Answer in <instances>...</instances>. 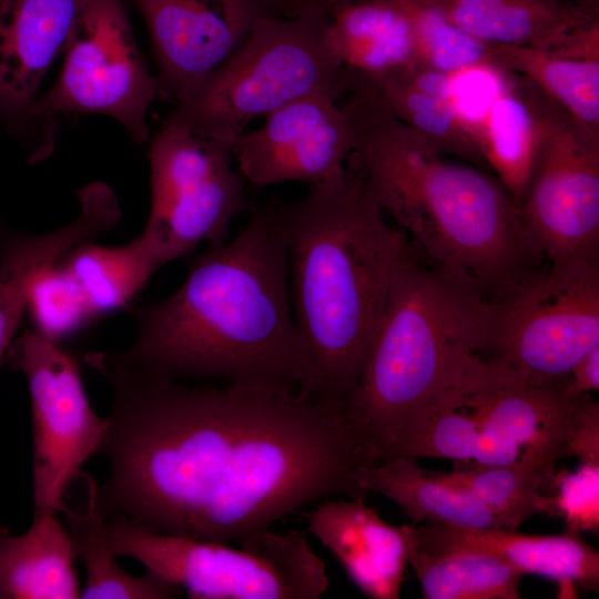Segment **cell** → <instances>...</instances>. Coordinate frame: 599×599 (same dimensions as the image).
Masks as SVG:
<instances>
[{
	"mask_svg": "<svg viewBox=\"0 0 599 599\" xmlns=\"http://www.w3.org/2000/svg\"><path fill=\"white\" fill-rule=\"evenodd\" d=\"M84 363L112 390L97 487L104 520L159 534L242 544L304 506L366 496L335 405L251 384L189 385L148 376L105 351Z\"/></svg>",
	"mask_w": 599,
	"mask_h": 599,
	"instance_id": "cell-1",
	"label": "cell"
},
{
	"mask_svg": "<svg viewBox=\"0 0 599 599\" xmlns=\"http://www.w3.org/2000/svg\"><path fill=\"white\" fill-rule=\"evenodd\" d=\"M128 311L136 336L129 347L109 352L126 368L180 382L222 379L316 396L271 201L252 211L235 237L197 257L173 293Z\"/></svg>",
	"mask_w": 599,
	"mask_h": 599,
	"instance_id": "cell-2",
	"label": "cell"
},
{
	"mask_svg": "<svg viewBox=\"0 0 599 599\" xmlns=\"http://www.w3.org/2000/svg\"><path fill=\"white\" fill-rule=\"evenodd\" d=\"M353 169L425 260L498 296L547 263L499 180L450 161L429 139L370 100L345 93Z\"/></svg>",
	"mask_w": 599,
	"mask_h": 599,
	"instance_id": "cell-3",
	"label": "cell"
},
{
	"mask_svg": "<svg viewBox=\"0 0 599 599\" xmlns=\"http://www.w3.org/2000/svg\"><path fill=\"white\" fill-rule=\"evenodd\" d=\"M271 202L315 395L343 412L383 318L408 237L388 225L375 196L348 169L312 185L303 199Z\"/></svg>",
	"mask_w": 599,
	"mask_h": 599,
	"instance_id": "cell-4",
	"label": "cell"
},
{
	"mask_svg": "<svg viewBox=\"0 0 599 599\" xmlns=\"http://www.w3.org/2000/svg\"><path fill=\"white\" fill-rule=\"evenodd\" d=\"M485 302L469 283L422 260L408 245L342 412L362 465L393 457L410 418L466 378L477 358Z\"/></svg>",
	"mask_w": 599,
	"mask_h": 599,
	"instance_id": "cell-5",
	"label": "cell"
},
{
	"mask_svg": "<svg viewBox=\"0 0 599 599\" xmlns=\"http://www.w3.org/2000/svg\"><path fill=\"white\" fill-rule=\"evenodd\" d=\"M327 16L260 17L243 42L166 121L230 144L247 124L315 91L344 94Z\"/></svg>",
	"mask_w": 599,
	"mask_h": 599,
	"instance_id": "cell-6",
	"label": "cell"
},
{
	"mask_svg": "<svg viewBox=\"0 0 599 599\" xmlns=\"http://www.w3.org/2000/svg\"><path fill=\"white\" fill-rule=\"evenodd\" d=\"M105 534L116 558L128 557L193 599H317L326 566L306 536L270 529L242 544L159 534L114 517Z\"/></svg>",
	"mask_w": 599,
	"mask_h": 599,
	"instance_id": "cell-7",
	"label": "cell"
},
{
	"mask_svg": "<svg viewBox=\"0 0 599 599\" xmlns=\"http://www.w3.org/2000/svg\"><path fill=\"white\" fill-rule=\"evenodd\" d=\"M599 346V262L546 263L486 298L476 355L516 382L564 386L576 362Z\"/></svg>",
	"mask_w": 599,
	"mask_h": 599,
	"instance_id": "cell-8",
	"label": "cell"
},
{
	"mask_svg": "<svg viewBox=\"0 0 599 599\" xmlns=\"http://www.w3.org/2000/svg\"><path fill=\"white\" fill-rule=\"evenodd\" d=\"M151 207L140 236L160 265L201 243L226 242L246 209L244 179L230 146L165 121L150 144Z\"/></svg>",
	"mask_w": 599,
	"mask_h": 599,
	"instance_id": "cell-9",
	"label": "cell"
},
{
	"mask_svg": "<svg viewBox=\"0 0 599 599\" xmlns=\"http://www.w3.org/2000/svg\"><path fill=\"white\" fill-rule=\"evenodd\" d=\"M61 72L34 113L100 114L119 122L135 143L149 140L146 115L159 83L135 42L124 0H83L64 45Z\"/></svg>",
	"mask_w": 599,
	"mask_h": 599,
	"instance_id": "cell-10",
	"label": "cell"
},
{
	"mask_svg": "<svg viewBox=\"0 0 599 599\" xmlns=\"http://www.w3.org/2000/svg\"><path fill=\"white\" fill-rule=\"evenodd\" d=\"M529 92L538 131L525 225L551 265L599 262V141L531 82Z\"/></svg>",
	"mask_w": 599,
	"mask_h": 599,
	"instance_id": "cell-11",
	"label": "cell"
},
{
	"mask_svg": "<svg viewBox=\"0 0 599 599\" xmlns=\"http://www.w3.org/2000/svg\"><path fill=\"white\" fill-rule=\"evenodd\" d=\"M6 357L29 389L34 512L60 514L82 467L100 453L106 418L92 408L75 357L58 341L29 328Z\"/></svg>",
	"mask_w": 599,
	"mask_h": 599,
	"instance_id": "cell-12",
	"label": "cell"
},
{
	"mask_svg": "<svg viewBox=\"0 0 599 599\" xmlns=\"http://www.w3.org/2000/svg\"><path fill=\"white\" fill-rule=\"evenodd\" d=\"M463 404L479 428L507 439L519 461L546 478L564 457L599 463V405L590 394L572 397L565 385L516 382L488 363L468 377Z\"/></svg>",
	"mask_w": 599,
	"mask_h": 599,
	"instance_id": "cell-13",
	"label": "cell"
},
{
	"mask_svg": "<svg viewBox=\"0 0 599 599\" xmlns=\"http://www.w3.org/2000/svg\"><path fill=\"white\" fill-rule=\"evenodd\" d=\"M231 144L242 177L257 186L285 182L317 184L344 172L353 151V130L328 91L300 97L264 116Z\"/></svg>",
	"mask_w": 599,
	"mask_h": 599,
	"instance_id": "cell-14",
	"label": "cell"
},
{
	"mask_svg": "<svg viewBox=\"0 0 599 599\" xmlns=\"http://www.w3.org/2000/svg\"><path fill=\"white\" fill-rule=\"evenodd\" d=\"M83 0H0V122L30 164L55 148L58 123L34 113L39 88L64 49Z\"/></svg>",
	"mask_w": 599,
	"mask_h": 599,
	"instance_id": "cell-15",
	"label": "cell"
},
{
	"mask_svg": "<svg viewBox=\"0 0 599 599\" xmlns=\"http://www.w3.org/2000/svg\"><path fill=\"white\" fill-rule=\"evenodd\" d=\"M132 1L150 35L159 95L176 104L192 95L268 13L260 0Z\"/></svg>",
	"mask_w": 599,
	"mask_h": 599,
	"instance_id": "cell-16",
	"label": "cell"
},
{
	"mask_svg": "<svg viewBox=\"0 0 599 599\" xmlns=\"http://www.w3.org/2000/svg\"><path fill=\"white\" fill-rule=\"evenodd\" d=\"M366 496L333 497L304 511L307 530L327 548L366 596L397 599L416 549V526H393Z\"/></svg>",
	"mask_w": 599,
	"mask_h": 599,
	"instance_id": "cell-17",
	"label": "cell"
},
{
	"mask_svg": "<svg viewBox=\"0 0 599 599\" xmlns=\"http://www.w3.org/2000/svg\"><path fill=\"white\" fill-rule=\"evenodd\" d=\"M416 526V548L428 554L488 555L525 573L558 582L560 595L599 589V554L578 534L525 535L502 528H468L438 522Z\"/></svg>",
	"mask_w": 599,
	"mask_h": 599,
	"instance_id": "cell-18",
	"label": "cell"
},
{
	"mask_svg": "<svg viewBox=\"0 0 599 599\" xmlns=\"http://www.w3.org/2000/svg\"><path fill=\"white\" fill-rule=\"evenodd\" d=\"M490 45L568 51L599 32V10L564 0H419Z\"/></svg>",
	"mask_w": 599,
	"mask_h": 599,
	"instance_id": "cell-19",
	"label": "cell"
},
{
	"mask_svg": "<svg viewBox=\"0 0 599 599\" xmlns=\"http://www.w3.org/2000/svg\"><path fill=\"white\" fill-rule=\"evenodd\" d=\"M54 512H34L19 535L0 528L1 599L81 598L70 534Z\"/></svg>",
	"mask_w": 599,
	"mask_h": 599,
	"instance_id": "cell-20",
	"label": "cell"
},
{
	"mask_svg": "<svg viewBox=\"0 0 599 599\" xmlns=\"http://www.w3.org/2000/svg\"><path fill=\"white\" fill-rule=\"evenodd\" d=\"M329 48L342 67L382 73L416 65L414 34L404 0H349L327 16Z\"/></svg>",
	"mask_w": 599,
	"mask_h": 599,
	"instance_id": "cell-21",
	"label": "cell"
},
{
	"mask_svg": "<svg viewBox=\"0 0 599 599\" xmlns=\"http://www.w3.org/2000/svg\"><path fill=\"white\" fill-rule=\"evenodd\" d=\"M412 67L382 73H359L343 68L344 93L370 100L429 139L444 154L486 170L469 124L453 103L422 89L412 75Z\"/></svg>",
	"mask_w": 599,
	"mask_h": 599,
	"instance_id": "cell-22",
	"label": "cell"
},
{
	"mask_svg": "<svg viewBox=\"0 0 599 599\" xmlns=\"http://www.w3.org/2000/svg\"><path fill=\"white\" fill-rule=\"evenodd\" d=\"M355 481L365 494L394 501L414 525L438 522L468 528H500L487 508L470 493L426 470L416 459L394 456L361 465Z\"/></svg>",
	"mask_w": 599,
	"mask_h": 599,
	"instance_id": "cell-23",
	"label": "cell"
},
{
	"mask_svg": "<svg viewBox=\"0 0 599 599\" xmlns=\"http://www.w3.org/2000/svg\"><path fill=\"white\" fill-rule=\"evenodd\" d=\"M500 73L498 87L473 122L471 132L486 166L519 205L534 166L537 119L529 82Z\"/></svg>",
	"mask_w": 599,
	"mask_h": 599,
	"instance_id": "cell-24",
	"label": "cell"
},
{
	"mask_svg": "<svg viewBox=\"0 0 599 599\" xmlns=\"http://www.w3.org/2000/svg\"><path fill=\"white\" fill-rule=\"evenodd\" d=\"M80 480L84 487L81 506L65 504L60 514L64 516L77 559L85 569V582L81 598L84 599H169L183 591L145 571L135 576L125 571L110 549L105 534V521L97 505V483L82 471Z\"/></svg>",
	"mask_w": 599,
	"mask_h": 599,
	"instance_id": "cell-25",
	"label": "cell"
},
{
	"mask_svg": "<svg viewBox=\"0 0 599 599\" xmlns=\"http://www.w3.org/2000/svg\"><path fill=\"white\" fill-rule=\"evenodd\" d=\"M487 65L531 82L599 141V59L530 47L491 45Z\"/></svg>",
	"mask_w": 599,
	"mask_h": 599,
	"instance_id": "cell-26",
	"label": "cell"
},
{
	"mask_svg": "<svg viewBox=\"0 0 599 599\" xmlns=\"http://www.w3.org/2000/svg\"><path fill=\"white\" fill-rule=\"evenodd\" d=\"M60 264L74 280L95 317L130 306L161 265L139 236L121 246L82 242Z\"/></svg>",
	"mask_w": 599,
	"mask_h": 599,
	"instance_id": "cell-27",
	"label": "cell"
},
{
	"mask_svg": "<svg viewBox=\"0 0 599 599\" xmlns=\"http://www.w3.org/2000/svg\"><path fill=\"white\" fill-rule=\"evenodd\" d=\"M425 599H519L522 572L495 557L466 551L409 558Z\"/></svg>",
	"mask_w": 599,
	"mask_h": 599,
	"instance_id": "cell-28",
	"label": "cell"
},
{
	"mask_svg": "<svg viewBox=\"0 0 599 599\" xmlns=\"http://www.w3.org/2000/svg\"><path fill=\"white\" fill-rule=\"evenodd\" d=\"M438 473L477 498L502 529L516 530L535 515L554 516L550 496L545 494L547 478L525 463L497 466L456 463L451 471Z\"/></svg>",
	"mask_w": 599,
	"mask_h": 599,
	"instance_id": "cell-29",
	"label": "cell"
},
{
	"mask_svg": "<svg viewBox=\"0 0 599 599\" xmlns=\"http://www.w3.org/2000/svg\"><path fill=\"white\" fill-rule=\"evenodd\" d=\"M466 386L467 376L423 406L408 422L394 456L473 461L479 426L463 404Z\"/></svg>",
	"mask_w": 599,
	"mask_h": 599,
	"instance_id": "cell-30",
	"label": "cell"
},
{
	"mask_svg": "<svg viewBox=\"0 0 599 599\" xmlns=\"http://www.w3.org/2000/svg\"><path fill=\"white\" fill-rule=\"evenodd\" d=\"M404 2L413 28L416 65L449 74L487 65L490 44L419 0Z\"/></svg>",
	"mask_w": 599,
	"mask_h": 599,
	"instance_id": "cell-31",
	"label": "cell"
},
{
	"mask_svg": "<svg viewBox=\"0 0 599 599\" xmlns=\"http://www.w3.org/2000/svg\"><path fill=\"white\" fill-rule=\"evenodd\" d=\"M27 311L32 317L33 328L54 341L75 333L95 318L81 290L60 261L35 280Z\"/></svg>",
	"mask_w": 599,
	"mask_h": 599,
	"instance_id": "cell-32",
	"label": "cell"
},
{
	"mask_svg": "<svg viewBox=\"0 0 599 599\" xmlns=\"http://www.w3.org/2000/svg\"><path fill=\"white\" fill-rule=\"evenodd\" d=\"M548 487L552 514L567 532L599 531V463L581 460L575 470L554 471Z\"/></svg>",
	"mask_w": 599,
	"mask_h": 599,
	"instance_id": "cell-33",
	"label": "cell"
},
{
	"mask_svg": "<svg viewBox=\"0 0 599 599\" xmlns=\"http://www.w3.org/2000/svg\"><path fill=\"white\" fill-rule=\"evenodd\" d=\"M599 389V346L580 357L571 367L565 392L572 397Z\"/></svg>",
	"mask_w": 599,
	"mask_h": 599,
	"instance_id": "cell-34",
	"label": "cell"
},
{
	"mask_svg": "<svg viewBox=\"0 0 599 599\" xmlns=\"http://www.w3.org/2000/svg\"><path fill=\"white\" fill-rule=\"evenodd\" d=\"M266 11L281 17L328 16L337 6L349 0H260Z\"/></svg>",
	"mask_w": 599,
	"mask_h": 599,
	"instance_id": "cell-35",
	"label": "cell"
},
{
	"mask_svg": "<svg viewBox=\"0 0 599 599\" xmlns=\"http://www.w3.org/2000/svg\"><path fill=\"white\" fill-rule=\"evenodd\" d=\"M571 3H575L577 6L587 8V9H595L599 10V0H564Z\"/></svg>",
	"mask_w": 599,
	"mask_h": 599,
	"instance_id": "cell-36",
	"label": "cell"
}]
</instances>
